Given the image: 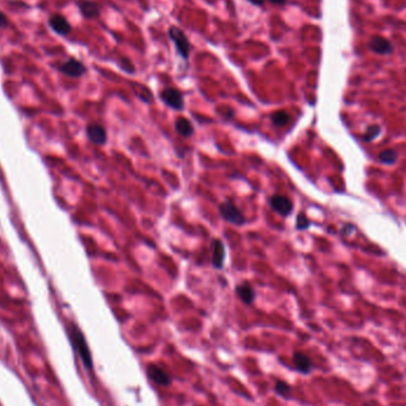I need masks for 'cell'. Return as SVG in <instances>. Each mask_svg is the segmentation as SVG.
I'll use <instances>...</instances> for the list:
<instances>
[{"mask_svg":"<svg viewBox=\"0 0 406 406\" xmlns=\"http://www.w3.org/2000/svg\"><path fill=\"white\" fill-rule=\"evenodd\" d=\"M69 337H70V341H71V345H73L74 349L78 352L82 362H83V365L86 366V368L92 369L93 360H92V355H90V352H89V347H88V345H87L83 334L81 333V330H80L75 325H70Z\"/></svg>","mask_w":406,"mask_h":406,"instance_id":"6da1fadb","label":"cell"},{"mask_svg":"<svg viewBox=\"0 0 406 406\" xmlns=\"http://www.w3.org/2000/svg\"><path fill=\"white\" fill-rule=\"evenodd\" d=\"M219 210H220V214L223 220L228 221L233 224H237V226H243V224H245L246 218L244 216V214L241 213V210L239 209L232 201H226L221 203L220 207H219Z\"/></svg>","mask_w":406,"mask_h":406,"instance_id":"7a4b0ae2","label":"cell"},{"mask_svg":"<svg viewBox=\"0 0 406 406\" xmlns=\"http://www.w3.org/2000/svg\"><path fill=\"white\" fill-rule=\"evenodd\" d=\"M169 37L171 38L172 42L176 45L177 51L181 54L183 59L186 60L190 53V43H189L188 38L184 32L177 26H171L169 29Z\"/></svg>","mask_w":406,"mask_h":406,"instance_id":"3957f363","label":"cell"},{"mask_svg":"<svg viewBox=\"0 0 406 406\" xmlns=\"http://www.w3.org/2000/svg\"><path fill=\"white\" fill-rule=\"evenodd\" d=\"M268 203L274 212L282 216H289L293 210V203L291 200L283 195H273Z\"/></svg>","mask_w":406,"mask_h":406,"instance_id":"277c9868","label":"cell"},{"mask_svg":"<svg viewBox=\"0 0 406 406\" xmlns=\"http://www.w3.org/2000/svg\"><path fill=\"white\" fill-rule=\"evenodd\" d=\"M147 377L151 381L159 386H169L171 384V377L166 371L162 369L157 365H149L147 366Z\"/></svg>","mask_w":406,"mask_h":406,"instance_id":"5b68a950","label":"cell"},{"mask_svg":"<svg viewBox=\"0 0 406 406\" xmlns=\"http://www.w3.org/2000/svg\"><path fill=\"white\" fill-rule=\"evenodd\" d=\"M161 98L169 107L177 109V111H181L184 107L182 94H181L180 90L175 88H165L162 92Z\"/></svg>","mask_w":406,"mask_h":406,"instance_id":"8992f818","label":"cell"},{"mask_svg":"<svg viewBox=\"0 0 406 406\" xmlns=\"http://www.w3.org/2000/svg\"><path fill=\"white\" fill-rule=\"evenodd\" d=\"M60 70H61L64 75L69 76V78H81V76L87 71L83 63H81L75 59H70L68 60L67 62L63 63L61 67H60Z\"/></svg>","mask_w":406,"mask_h":406,"instance_id":"52a82bcc","label":"cell"},{"mask_svg":"<svg viewBox=\"0 0 406 406\" xmlns=\"http://www.w3.org/2000/svg\"><path fill=\"white\" fill-rule=\"evenodd\" d=\"M86 133L89 141L95 145H103L107 142V132L100 124H89L86 128Z\"/></svg>","mask_w":406,"mask_h":406,"instance_id":"ba28073f","label":"cell"},{"mask_svg":"<svg viewBox=\"0 0 406 406\" xmlns=\"http://www.w3.org/2000/svg\"><path fill=\"white\" fill-rule=\"evenodd\" d=\"M292 362L295 368L300 373H303V374H309L312 367H314L311 359L303 352H295L292 356Z\"/></svg>","mask_w":406,"mask_h":406,"instance_id":"9c48e42d","label":"cell"},{"mask_svg":"<svg viewBox=\"0 0 406 406\" xmlns=\"http://www.w3.org/2000/svg\"><path fill=\"white\" fill-rule=\"evenodd\" d=\"M212 251H213V257L212 262L214 267L220 270V268L223 267V262L224 257H226V251H224V245L223 243L220 240V239H215V240L212 243Z\"/></svg>","mask_w":406,"mask_h":406,"instance_id":"30bf717a","label":"cell"},{"mask_svg":"<svg viewBox=\"0 0 406 406\" xmlns=\"http://www.w3.org/2000/svg\"><path fill=\"white\" fill-rule=\"evenodd\" d=\"M49 24H50L51 29H53L56 34H59L61 36L69 35V32L71 31V26H70L69 21H68L67 19L61 15L51 16L50 19H49Z\"/></svg>","mask_w":406,"mask_h":406,"instance_id":"8fae6325","label":"cell"},{"mask_svg":"<svg viewBox=\"0 0 406 406\" xmlns=\"http://www.w3.org/2000/svg\"><path fill=\"white\" fill-rule=\"evenodd\" d=\"M369 49L379 55H389L392 53V45L387 40L381 36H374L368 43Z\"/></svg>","mask_w":406,"mask_h":406,"instance_id":"7c38bea8","label":"cell"},{"mask_svg":"<svg viewBox=\"0 0 406 406\" xmlns=\"http://www.w3.org/2000/svg\"><path fill=\"white\" fill-rule=\"evenodd\" d=\"M78 6L81 15L87 19L97 18L100 15V10L99 6L94 1H89V0H80L78 2Z\"/></svg>","mask_w":406,"mask_h":406,"instance_id":"4fadbf2b","label":"cell"},{"mask_svg":"<svg viewBox=\"0 0 406 406\" xmlns=\"http://www.w3.org/2000/svg\"><path fill=\"white\" fill-rule=\"evenodd\" d=\"M238 297L245 304H252L256 300V291L248 283H241L235 289Z\"/></svg>","mask_w":406,"mask_h":406,"instance_id":"5bb4252c","label":"cell"},{"mask_svg":"<svg viewBox=\"0 0 406 406\" xmlns=\"http://www.w3.org/2000/svg\"><path fill=\"white\" fill-rule=\"evenodd\" d=\"M175 128H176L177 133L184 138H189L194 134L193 124L186 118H178L175 122Z\"/></svg>","mask_w":406,"mask_h":406,"instance_id":"9a60e30c","label":"cell"},{"mask_svg":"<svg viewBox=\"0 0 406 406\" xmlns=\"http://www.w3.org/2000/svg\"><path fill=\"white\" fill-rule=\"evenodd\" d=\"M380 163L385 164V165H393L398 161V152L394 149H386L381 151L378 156Z\"/></svg>","mask_w":406,"mask_h":406,"instance_id":"2e32d148","label":"cell"},{"mask_svg":"<svg viewBox=\"0 0 406 406\" xmlns=\"http://www.w3.org/2000/svg\"><path fill=\"white\" fill-rule=\"evenodd\" d=\"M271 120H272L273 125L282 127V126H285L289 122L290 115L285 111H277L271 115Z\"/></svg>","mask_w":406,"mask_h":406,"instance_id":"e0dca14e","label":"cell"},{"mask_svg":"<svg viewBox=\"0 0 406 406\" xmlns=\"http://www.w3.org/2000/svg\"><path fill=\"white\" fill-rule=\"evenodd\" d=\"M380 133H381V127L379 125H371L367 127L366 132H365L364 136H362V139H364L365 142H373L375 138H377V137H379Z\"/></svg>","mask_w":406,"mask_h":406,"instance_id":"ac0fdd59","label":"cell"},{"mask_svg":"<svg viewBox=\"0 0 406 406\" xmlns=\"http://www.w3.org/2000/svg\"><path fill=\"white\" fill-rule=\"evenodd\" d=\"M276 392L279 394V396L287 398L290 394H291V387H290L289 384H286L285 381H277Z\"/></svg>","mask_w":406,"mask_h":406,"instance_id":"d6986e66","label":"cell"},{"mask_svg":"<svg viewBox=\"0 0 406 406\" xmlns=\"http://www.w3.org/2000/svg\"><path fill=\"white\" fill-rule=\"evenodd\" d=\"M310 226V222L308 220V218L305 216V214H300L297 218V224H296V227H297V229L300 230H304L306 229L308 227Z\"/></svg>","mask_w":406,"mask_h":406,"instance_id":"ffe728a7","label":"cell"},{"mask_svg":"<svg viewBox=\"0 0 406 406\" xmlns=\"http://www.w3.org/2000/svg\"><path fill=\"white\" fill-rule=\"evenodd\" d=\"M120 67H122L125 71H127V73H133V71H134L133 64L131 63V61L128 59H122V60H120Z\"/></svg>","mask_w":406,"mask_h":406,"instance_id":"44dd1931","label":"cell"},{"mask_svg":"<svg viewBox=\"0 0 406 406\" xmlns=\"http://www.w3.org/2000/svg\"><path fill=\"white\" fill-rule=\"evenodd\" d=\"M7 23H9V20H7L6 16H5L2 12H0V27L6 26Z\"/></svg>","mask_w":406,"mask_h":406,"instance_id":"7402d4cb","label":"cell"},{"mask_svg":"<svg viewBox=\"0 0 406 406\" xmlns=\"http://www.w3.org/2000/svg\"><path fill=\"white\" fill-rule=\"evenodd\" d=\"M248 1L251 2V4L256 5V6H263V5H264L265 0H248Z\"/></svg>","mask_w":406,"mask_h":406,"instance_id":"603a6c76","label":"cell"},{"mask_svg":"<svg viewBox=\"0 0 406 406\" xmlns=\"http://www.w3.org/2000/svg\"><path fill=\"white\" fill-rule=\"evenodd\" d=\"M270 1L274 5H284L286 2V0H270Z\"/></svg>","mask_w":406,"mask_h":406,"instance_id":"cb8c5ba5","label":"cell"}]
</instances>
